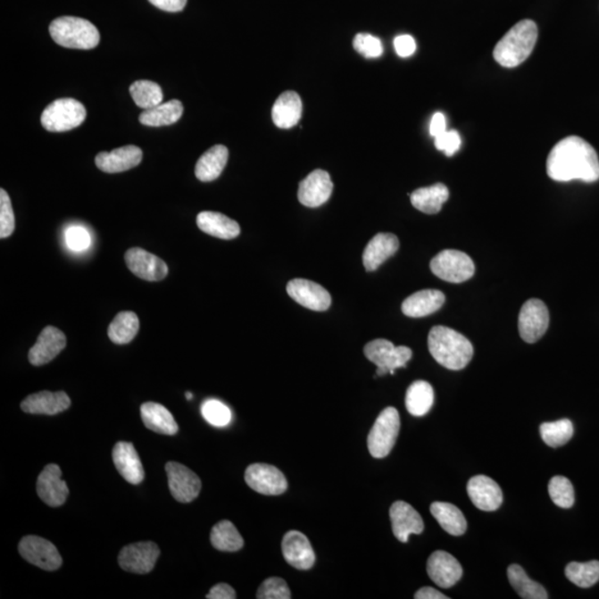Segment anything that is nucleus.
I'll list each match as a JSON object with an SVG mask.
<instances>
[{"instance_id": "f257e3e1", "label": "nucleus", "mask_w": 599, "mask_h": 599, "mask_svg": "<svg viewBox=\"0 0 599 599\" xmlns=\"http://www.w3.org/2000/svg\"><path fill=\"white\" fill-rule=\"evenodd\" d=\"M547 175L560 182L599 179V159L595 149L578 136L566 137L552 149L547 158Z\"/></svg>"}, {"instance_id": "f03ea898", "label": "nucleus", "mask_w": 599, "mask_h": 599, "mask_svg": "<svg viewBox=\"0 0 599 599\" xmlns=\"http://www.w3.org/2000/svg\"><path fill=\"white\" fill-rule=\"evenodd\" d=\"M428 345L429 354L442 367L459 371L473 358L472 343L453 329L437 326L429 331Z\"/></svg>"}, {"instance_id": "7ed1b4c3", "label": "nucleus", "mask_w": 599, "mask_h": 599, "mask_svg": "<svg viewBox=\"0 0 599 599\" xmlns=\"http://www.w3.org/2000/svg\"><path fill=\"white\" fill-rule=\"evenodd\" d=\"M537 37V25L533 21H520L498 41L494 48V59L502 67H518L533 53Z\"/></svg>"}, {"instance_id": "20e7f679", "label": "nucleus", "mask_w": 599, "mask_h": 599, "mask_svg": "<svg viewBox=\"0 0 599 599\" xmlns=\"http://www.w3.org/2000/svg\"><path fill=\"white\" fill-rule=\"evenodd\" d=\"M49 33L54 43L71 49H94L100 41L97 27L79 17L57 18L50 24Z\"/></svg>"}, {"instance_id": "39448f33", "label": "nucleus", "mask_w": 599, "mask_h": 599, "mask_svg": "<svg viewBox=\"0 0 599 599\" xmlns=\"http://www.w3.org/2000/svg\"><path fill=\"white\" fill-rule=\"evenodd\" d=\"M86 117V108L78 100L57 99L48 104L41 114V125L50 132H65L79 127Z\"/></svg>"}, {"instance_id": "423d86ee", "label": "nucleus", "mask_w": 599, "mask_h": 599, "mask_svg": "<svg viewBox=\"0 0 599 599\" xmlns=\"http://www.w3.org/2000/svg\"><path fill=\"white\" fill-rule=\"evenodd\" d=\"M400 414L395 408L384 409L378 416L368 437V449L375 459H384L390 454L399 437Z\"/></svg>"}, {"instance_id": "0eeeda50", "label": "nucleus", "mask_w": 599, "mask_h": 599, "mask_svg": "<svg viewBox=\"0 0 599 599\" xmlns=\"http://www.w3.org/2000/svg\"><path fill=\"white\" fill-rule=\"evenodd\" d=\"M364 354L377 365L375 377H384L387 373L395 375L396 369L405 368L413 354L408 346H395L390 341L378 338L365 345Z\"/></svg>"}, {"instance_id": "6e6552de", "label": "nucleus", "mask_w": 599, "mask_h": 599, "mask_svg": "<svg viewBox=\"0 0 599 599\" xmlns=\"http://www.w3.org/2000/svg\"><path fill=\"white\" fill-rule=\"evenodd\" d=\"M431 270L446 282L462 283L474 276L475 265L468 254L457 250H445L431 262Z\"/></svg>"}, {"instance_id": "1a4fd4ad", "label": "nucleus", "mask_w": 599, "mask_h": 599, "mask_svg": "<svg viewBox=\"0 0 599 599\" xmlns=\"http://www.w3.org/2000/svg\"><path fill=\"white\" fill-rule=\"evenodd\" d=\"M20 554L22 559L44 570H57L62 565V559L52 542L39 537H26L21 539Z\"/></svg>"}, {"instance_id": "9d476101", "label": "nucleus", "mask_w": 599, "mask_h": 599, "mask_svg": "<svg viewBox=\"0 0 599 599\" xmlns=\"http://www.w3.org/2000/svg\"><path fill=\"white\" fill-rule=\"evenodd\" d=\"M550 326V313L543 301L530 299L525 302L519 317L520 337L525 342L535 343L545 335Z\"/></svg>"}, {"instance_id": "9b49d317", "label": "nucleus", "mask_w": 599, "mask_h": 599, "mask_svg": "<svg viewBox=\"0 0 599 599\" xmlns=\"http://www.w3.org/2000/svg\"><path fill=\"white\" fill-rule=\"evenodd\" d=\"M245 479L254 491L262 495H281L287 488L285 474L276 466L257 463L245 470Z\"/></svg>"}, {"instance_id": "f8f14e48", "label": "nucleus", "mask_w": 599, "mask_h": 599, "mask_svg": "<svg viewBox=\"0 0 599 599\" xmlns=\"http://www.w3.org/2000/svg\"><path fill=\"white\" fill-rule=\"evenodd\" d=\"M159 555V547L154 543H134L122 548L118 562L123 570L129 573L148 574L154 569Z\"/></svg>"}, {"instance_id": "ddd939ff", "label": "nucleus", "mask_w": 599, "mask_h": 599, "mask_svg": "<svg viewBox=\"0 0 599 599\" xmlns=\"http://www.w3.org/2000/svg\"><path fill=\"white\" fill-rule=\"evenodd\" d=\"M166 472L169 488L175 500L180 503H190L198 497L201 491V481L198 475L177 462H169L166 465Z\"/></svg>"}, {"instance_id": "4468645a", "label": "nucleus", "mask_w": 599, "mask_h": 599, "mask_svg": "<svg viewBox=\"0 0 599 599\" xmlns=\"http://www.w3.org/2000/svg\"><path fill=\"white\" fill-rule=\"evenodd\" d=\"M125 260L128 269L146 281H162L168 276V265L157 255L141 248L127 251Z\"/></svg>"}, {"instance_id": "2eb2a0df", "label": "nucleus", "mask_w": 599, "mask_h": 599, "mask_svg": "<svg viewBox=\"0 0 599 599\" xmlns=\"http://www.w3.org/2000/svg\"><path fill=\"white\" fill-rule=\"evenodd\" d=\"M287 295L304 308L312 311H327L331 305V295L318 283L295 279L287 283Z\"/></svg>"}, {"instance_id": "dca6fc26", "label": "nucleus", "mask_w": 599, "mask_h": 599, "mask_svg": "<svg viewBox=\"0 0 599 599\" xmlns=\"http://www.w3.org/2000/svg\"><path fill=\"white\" fill-rule=\"evenodd\" d=\"M332 191L333 182L330 175L318 169L300 182L298 199L305 207L317 208L330 199Z\"/></svg>"}, {"instance_id": "f3484780", "label": "nucleus", "mask_w": 599, "mask_h": 599, "mask_svg": "<svg viewBox=\"0 0 599 599\" xmlns=\"http://www.w3.org/2000/svg\"><path fill=\"white\" fill-rule=\"evenodd\" d=\"M282 553L287 564L295 569L308 570L315 562V553L312 545L304 534L299 530H290L282 541Z\"/></svg>"}, {"instance_id": "a211bd4d", "label": "nucleus", "mask_w": 599, "mask_h": 599, "mask_svg": "<svg viewBox=\"0 0 599 599\" xmlns=\"http://www.w3.org/2000/svg\"><path fill=\"white\" fill-rule=\"evenodd\" d=\"M429 578L442 588H450L463 576V569L454 556L445 551L434 552L427 565Z\"/></svg>"}, {"instance_id": "6ab92c4d", "label": "nucleus", "mask_w": 599, "mask_h": 599, "mask_svg": "<svg viewBox=\"0 0 599 599\" xmlns=\"http://www.w3.org/2000/svg\"><path fill=\"white\" fill-rule=\"evenodd\" d=\"M40 500L52 507L62 506L66 502L70 489L62 478V470L57 464L46 466L37 481Z\"/></svg>"}, {"instance_id": "aec40b11", "label": "nucleus", "mask_w": 599, "mask_h": 599, "mask_svg": "<svg viewBox=\"0 0 599 599\" xmlns=\"http://www.w3.org/2000/svg\"><path fill=\"white\" fill-rule=\"evenodd\" d=\"M66 345L67 338L62 331L52 326L46 327L29 351V362L35 367L47 364L56 358Z\"/></svg>"}, {"instance_id": "412c9836", "label": "nucleus", "mask_w": 599, "mask_h": 599, "mask_svg": "<svg viewBox=\"0 0 599 599\" xmlns=\"http://www.w3.org/2000/svg\"><path fill=\"white\" fill-rule=\"evenodd\" d=\"M393 534L402 543H408L410 535L424 530V522L412 506L403 501L393 503L390 509Z\"/></svg>"}, {"instance_id": "4be33fe9", "label": "nucleus", "mask_w": 599, "mask_h": 599, "mask_svg": "<svg viewBox=\"0 0 599 599\" xmlns=\"http://www.w3.org/2000/svg\"><path fill=\"white\" fill-rule=\"evenodd\" d=\"M468 494L473 504L481 511H496L500 509L503 503L500 486L486 475H478L470 479Z\"/></svg>"}, {"instance_id": "5701e85b", "label": "nucleus", "mask_w": 599, "mask_h": 599, "mask_svg": "<svg viewBox=\"0 0 599 599\" xmlns=\"http://www.w3.org/2000/svg\"><path fill=\"white\" fill-rule=\"evenodd\" d=\"M112 459L114 466L132 486H138L145 478V470L141 464L140 457L134 445L129 442H118L113 447Z\"/></svg>"}, {"instance_id": "b1692460", "label": "nucleus", "mask_w": 599, "mask_h": 599, "mask_svg": "<svg viewBox=\"0 0 599 599\" xmlns=\"http://www.w3.org/2000/svg\"><path fill=\"white\" fill-rule=\"evenodd\" d=\"M67 393L43 391L27 396L21 402V410L29 414L57 415L71 408Z\"/></svg>"}, {"instance_id": "393cba45", "label": "nucleus", "mask_w": 599, "mask_h": 599, "mask_svg": "<svg viewBox=\"0 0 599 599\" xmlns=\"http://www.w3.org/2000/svg\"><path fill=\"white\" fill-rule=\"evenodd\" d=\"M143 155V150L137 146H125L111 153L98 154L96 157V166L107 173L123 172L138 166Z\"/></svg>"}, {"instance_id": "a878e982", "label": "nucleus", "mask_w": 599, "mask_h": 599, "mask_svg": "<svg viewBox=\"0 0 599 599\" xmlns=\"http://www.w3.org/2000/svg\"><path fill=\"white\" fill-rule=\"evenodd\" d=\"M400 242L392 233H379L369 242L363 253V264L368 272L375 271L399 250Z\"/></svg>"}, {"instance_id": "bb28decb", "label": "nucleus", "mask_w": 599, "mask_h": 599, "mask_svg": "<svg viewBox=\"0 0 599 599\" xmlns=\"http://www.w3.org/2000/svg\"><path fill=\"white\" fill-rule=\"evenodd\" d=\"M445 295L438 290H420L402 304V312L410 318H423L437 312L445 304Z\"/></svg>"}, {"instance_id": "cd10ccee", "label": "nucleus", "mask_w": 599, "mask_h": 599, "mask_svg": "<svg viewBox=\"0 0 599 599\" xmlns=\"http://www.w3.org/2000/svg\"><path fill=\"white\" fill-rule=\"evenodd\" d=\"M302 116V102L295 91H286L279 96L272 108L274 125L281 129H290L298 125Z\"/></svg>"}, {"instance_id": "c85d7f7f", "label": "nucleus", "mask_w": 599, "mask_h": 599, "mask_svg": "<svg viewBox=\"0 0 599 599\" xmlns=\"http://www.w3.org/2000/svg\"><path fill=\"white\" fill-rule=\"evenodd\" d=\"M196 225L201 231L222 240L235 239L241 231L239 223L225 214L213 212L199 213L196 217Z\"/></svg>"}, {"instance_id": "c756f323", "label": "nucleus", "mask_w": 599, "mask_h": 599, "mask_svg": "<svg viewBox=\"0 0 599 599\" xmlns=\"http://www.w3.org/2000/svg\"><path fill=\"white\" fill-rule=\"evenodd\" d=\"M140 412L146 428L151 431L163 436H175L179 431L175 418L162 404L147 402L141 405Z\"/></svg>"}, {"instance_id": "7c9ffc66", "label": "nucleus", "mask_w": 599, "mask_h": 599, "mask_svg": "<svg viewBox=\"0 0 599 599\" xmlns=\"http://www.w3.org/2000/svg\"><path fill=\"white\" fill-rule=\"evenodd\" d=\"M229 158V150L225 146L216 145L201 155L196 164V177L200 181L210 182L220 177L226 168Z\"/></svg>"}, {"instance_id": "2f4dec72", "label": "nucleus", "mask_w": 599, "mask_h": 599, "mask_svg": "<svg viewBox=\"0 0 599 599\" xmlns=\"http://www.w3.org/2000/svg\"><path fill=\"white\" fill-rule=\"evenodd\" d=\"M450 191L443 184L420 187L411 194V203L419 212L427 214H437L441 212L443 204L449 199Z\"/></svg>"}, {"instance_id": "473e14b6", "label": "nucleus", "mask_w": 599, "mask_h": 599, "mask_svg": "<svg viewBox=\"0 0 599 599\" xmlns=\"http://www.w3.org/2000/svg\"><path fill=\"white\" fill-rule=\"evenodd\" d=\"M429 510H431L434 519L437 520V523L446 533L453 535V537H460L466 532L468 522H466L463 513L455 505L450 504V503L434 502Z\"/></svg>"}, {"instance_id": "72a5a7b5", "label": "nucleus", "mask_w": 599, "mask_h": 599, "mask_svg": "<svg viewBox=\"0 0 599 599\" xmlns=\"http://www.w3.org/2000/svg\"><path fill=\"white\" fill-rule=\"evenodd\" d=\"M184 114V106L179 100H171L140 114L139 121L143 125L149 127L171 126L180 121Z\"/></svg>"}, {"instance_id": "f704fd0d", "label": "nucleus", "mask_w": 599, "mask_h": 599, "mask_svg": "<svg viewBox=\"0 0 599 599\" xmlns=\"http://www.w3.org/2000/svg\"><path fill=\"white\" fill-rule=\"evenodd\" d=\"M434 404V390L427 381H415L406 391L405 406L413 416H424Z\"/></svg>"}, {"instance_id": "c9c22d12", "label": "nucleus", "mask_w": 599, "mask_h": 599, "mask_svg": "<svg viewBox=\"0 0 599 599\" xmlns=\"http://www.w3.org/2000/svg\"><path fill=\"white\" fill-rule=\"evenodd\" d=\"M138 315L131 311L118 313L108 329V337L114 345H127L134 340L139 331Z\"/></svg>"}, {"instance_id": "e433bc0d", "label": "nucleus", "mask_w": 599, "mask_h": 599, "mask_svg": "<svg viewBox=\"0 0 599 599\" xmlns=\"http://www.w3.org/2000/svg\"><path fill=\"white\" fill-rule=\"evenodd\" d=\"M509 580L520 598L523 599H547L546 589L541 584L530 579L522 566L513 564L507 570Z\"/></svg>"}, {"instance_id": "4c0bfd02", "label": "nucleus", "mask_w": 599, "mask_h": 599, "mask_svg": "<svg viewBox=\"0 0 599 599\" xmlns=\"http://www.w3.org/2000/svg\"><path fill=\"white\" fill-rule=\"evenodd\" d=\"M210 541L216 550L221 552H237L245 545L244 538L230 520H221L214 525Z\"/></svg>"}, {"instance_id": "58836bf2", "label": "nucleus", "mask_w": 599, "mask_h": 599, "mask_svg": "<svg viewBox=\"0 0 599 599\" xmlns=\"http://www.w3.org/2000/svg\"><path fill=\"white\" fill-rule=\"evenodd\" d=\"M130 94L137 106L145 111L158 106L163 100L162 87L150 80L135 81L130 86Z\"/></svg>"}, {"instance_id": "ea45409f", "label": "nucleus", "mask_w": 599, "mask_h": 599, "mask_svg": "<svg viewBox=\"0 0 599 599\" xmlns=\"http://www.w3.org/2000/svg\"><path fill=\"white\" fill-rule=\"evenodd\" d=\"M565 575L576 587H592L599 580V562H570L566 566Z\"/></svg>"}, {"instance_id": "a19ab883", "label": "nucleus", "mask_w": 599, "mask_h": 599, "mask_svg": "<svg viewBox=\"0 0 599 599\" xmlns=\"http://www.w3.org/2000/svg\"><path fill=\"white\" fill-rule=\"evenodd\" d=\"M539 432L548 446L560 447L573 437L574 427L570 420L562 419L556 422L543 423Z\"/></svg>"}, {"instance_id": "79ce46f5", "label": "nucleus", "mask_w": 599, "mask_h": 599, "mask_svg": "<svg viewBox=\"0 0 599 599\" xmlns=\"http://www.w3.org/2000/svg\"><path fill=\"white\" fill-rule=\"evenodd\" d=\"M548 493L552 501L562 509H570L574 505L575 492L573 484L564 477H554L548 484Z\"/></svg>"}, {"instance_id": "37998d69", "label": "nucleus", "mask_w": 599, "mask_h": 599, "mask_svg": "<svg viewBox=\"0 0 599 599\" xmlns=\"http://www.w3.org/2000/svg\"><path fill=\"white\" fill-rule=\"evenodd\" d=\"M201 414L208 423L216 428L227 427L232 418L230 409L222 402L213 399L204 402L201 405Z\"/></svg>"}, {"instance_id": "c03bdc74", "label": "nucleus", "mask_w": 599, "mask_h": 599, "mask_svg": "<svg viewBox=\"0 0 599 599\" xmlns=\"http://www.w3.org/2000/svg\"><path fill=\"white\" fill-rule=\"evenodd\" d=\"M15 231V214L11 198L4 189L0 190V237L6 239Z\"/></svg>"}, {"instance_id": "a18cd8bd", "label": "nucleus", "mask_w": 599, "mask_h": 599, "mask_svg": "<svg viewBox=\"0 0 599 599\" xmlns=\"http://www.w3.org/2000/svg\"><path fill=\"white\" fill-rule=\"evenodd\" d=\"M291 597L289 587L286 580L280 578L265 579L257 593L258 599H290Z\"/></svg>"}, {"instance_id": "49530a36", "label": "nucleus", "mask_w": 599, "mask_h": 599, "mask_svg": "<svg viewBox=\"0 0 599 599\" xmlns=\"http://www.w3.org/2000/svg\"><path fill=\"white\" fill-rule=\"evenodd\" d=\"M354 47L365 58H378L382 56L383 46L381 40L370 34H358L354 40Z\"/></svg>"}, {"instance_id": "de8ad7c7", "label": "nucleus", "mask_w": 599, "mask_h": 599, "mask_svg": "<svg viewBox=\"0 0 599 599\" xmlns=\"http://www.w3.org/2000/svg\"><path fill=\"white\" fill-rule=\"evenodd\" d=\"M66 244L71 250L84 251L89 248L91 237L89 232L82 227H71L66 231Z\"/></svg>"}, {"instance_id": "09e8293b", "label": "nucleus", "mask_w": 599, "mask_h": 599, "mask_svg": "<svg viewBox=\"0 0 599 599\" xmlns=\"http://www.w3.org/2000/svg\"><path fill=\"white\" fill-rule=\"evenodd\" d=\"M462 145L461 136L455 130L443 132L436 137V147L445 153L447 157H452L460 150Z\"/></svg>"}, {"instance_id": "8fccbe9b", "label": "nucleus", "mask_w": 599, "mask_h": 599, "mask_svg": "<svg viewBox=\"0 0 599 599\" xmlns=\"http://www.w3.org/2000/svg\"><path fill=\"white\" fill-rule=\"evenodd\" d=\"M395 48L400 57L408 58L415 53L416 43L412 36L401 35L395 39Z\"/></svg>"}, {"instance_id": "3c124183", "label": "nucleus", "mask_w": 599, "mask_h": 599, "mask_svg": "<svg viewBox=\"0 0 599 599\" xmlns=\"http://www.w3.org/2000/svg\"><path fill=\"white\" fill-rule=\"evenodd\" d=\"M154 6L168 12H179L184 11L187 0H149Z\"/></svg>"}, {"instance_id": "603ef678", "label": "nucleus", "mask_w": 599, "mask_h": 599, "mask_svg": "<svg viewBox=\"0 0 599 599\" xmlns=\"http://www.w3.org/2000/svg\"><path fill=\"white\" fill-rule=\"evenodd\" d=\"M208 599H236L237 594L235 589H233L230 585L228 584H217L216 587H213L210 589V592L207 595Z\"/></svg>"}, {"instance_id": "864d4df0", "label": "nucleus", "mask_w": 599, "mask_h": 599, "mask_svg": "<svg viewBox=\"0 0 599 599\" xmlns=\"http://www.w3.org/2000/svg\"><path fill=\"white\" fill-rule=\"evenodd\" d=\"M446 131V119L442 112H437L432 117L431 125H429V134L434 138Z\"/></svg>"}, {"instance_id": "5fc2aeb1", "label": "nucleus", "mask_w": 599, "mask_h": 599, "mask_svg": "<svg viewBox=\"0 0 599 599\" xmlns=\"http://www.w3.org/2000/svg\"><path fill=\"white\" fill-rule=\"evenodd\" d=\"M415 599H447L449 597L443 595L441 592L433 587H423L415 593Z\"/></svg>"}, {"instance_id": "6e6d98bb", "label": "nucleus", "mask_w": 599, "mask_h": 599, "mask_svg": "<svg viewBox=\"0 0 599 599\" xmlns=\"http://www.w3.org/2000/svg\"><path fill=\"white\" fill-rule=\"evenodd\" d=\"M186 396H187V400H189V401L192 400V397H194V395H192V393H190V392H187Z\"/></svg>"}]
</instances>
